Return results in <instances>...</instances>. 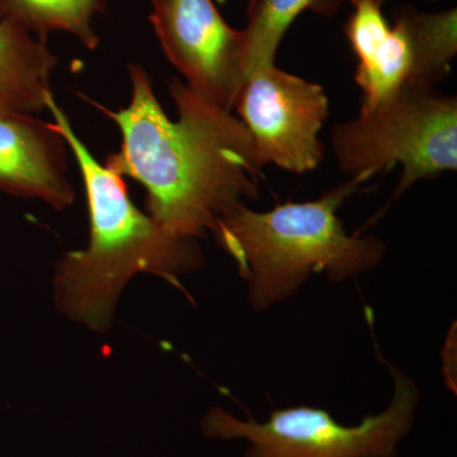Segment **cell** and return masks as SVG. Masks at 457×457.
I'll return each instance as SVG.
<instances>
[{
  "label": "cell",
  "instance_id": "cell-8",
  "mask_svg": "<svg viewBox=\"0 0 457 457\" xmlns=\"http://www.w3.org/2000/svg\"><path fill=\"white\" fill-rule=\"evenodd\" d=\"M386 0H351L345 35L357 57L354 80L361 90L360 113L393 101L405 87H420V56L413 35L398 9L393 23L384 14Z\"/></svg>",
  "mask_w": 457,
  "mask_h": 457
},
{
  "label": "cell",
  "instance_id": "cell-3",
  "mask_svg": "<svg viewBox=\"0 0 457 457\" xmlns=\"http://www.w3.org/2000/svg\"><path fill=\"white\" fill-rule=\"evenodd\" d=\"M362 185L348 179L318 200L290 201L263 212L237 204L216 221V245L236 262L254 311L287 302L312 275L341 284L383 263V240L360 231L351 236L337 213Z\"/></svg>",
  "mask_w": 457,
  "mask_h": 457
},
{
  "label": "cell",
  "instance_id": "cell-13",
  "mask_svg": "<svg viewBox=\"0 0 457 457\" xmlns=\"http://www.w3.org/2000/svg\"><path fill=\"white\" fill-rule=\"evenodd\" d=\"M396 8L417 44L420 83L425 88H436L449 77L451 64L457 55L456 8L441 12L420 11L411 4Z\"/></svg>",
  "mask_w": 457,
  "mask_h": 457
},
{
  "label": "cell",
  "instance_id": "cell-2",
  "mask_svg": "<svg viewBox=\"0 0 457 457\" xmlns=\"http://www.w3.org/2000/svg\"><path fill=\"white\" fill-rule=\"evenodd\" d=\"M46 108L77 159L90 222L87 248L69 252L57 261L54 303L75 323L107 332L120 296L135 276L147 273L177 285L203 269L206 260L198 239L170 236L132 204L125 180L92 155L53 92L47 96Z\"/></svg>",
  "mask_w": 457,
  "mask_h": 457
},
{
  "label": "cell",
  "instance_id": "cell-6",
  "mask_svg": "<svg viewBox=\"0 0 457 457\" xmlns=\"http://www.w3.org/2000/svg\"><path fill=\"white\" fill-rule=\"evenodd\" d=\"M234 108L253 140L262 167L275 164L303 174L323 162L326 146L319 135L329 116L323 87L273 62L248 75Z\"/></svg>",
  "mask_w": 457,
  "mask_h": 457
},
{
  "label": "cell",
  "instance_id": "cell-7",
  "mask_svg": "<svg viewBox=\"0 0 457 457\" xmlns=\"http://www.w3.org/2000/svg\"><path fill=\"white\" fill-rule=\"evenodd\" d=\"M149 20L164 55L186 84L231 112L245 80V38L212 0H149Z\"/></svg>",
  "mask_w": 457,
  "mask_h": 457
},
{
  "label": "cell",
  "instance_id": "cell-5",
  "mask_svg": "<svg viewBox=\"0 0 457 457\" xmlns=\"http://www.w3.org/2000/svg\"><path fill=\"white\" fill-rule=\"evenodd\" d=\"M394 393L383 413L343 426L320 408L276 409L266 422L240 420L220 407L210 409L201 428L207 438L249 442L245 457H396L413 427L420 394L416 381L387 365Z\"/></svg>",
  "mask_w": 457,
  "mask_h": 457
},
{
  "label": "cell",
  "instance_id": "cell-12",
  "mask_svg": "<svg viewBox=\"0 0 457 457\" xmlns=\"http://www.w3.org/2000/svg\"><path fill=\"white\" fill-rule=\"evenodd\" d=\"M104 11V0H0V21L17 23L42 41L51 32L71 33L89 50L98 47L93 22Z\"/></svg>",
  "mask_w": 457,
  "mask_h": 457
},
{
  "label": "cell",
  "instance_id": "cell-9",
  "mask_svg": "<svg viewBox=\"0 0 457 457\" xmlns=\"http://www.w3.org/2000/svg\"><path fill=\"white\" fill-rule=\"evenodd\" d=\"M69 149L54 122L0 113V192L40 198L56 210L75 201L68 177Z\"/></svg>",
  "mask_w": 457,
  "mask_h": 457
},
{
  "label": "cell",
  "instance_id": "cell-4",
  "mask_svg": "<svg viewBox=\"0 0 457 457\" xmlns=\"http://www.w3.org/2000/svg\"><path fill=\"white\" fill-rule=\"evenodd\" d=\"M332 147L348 179L365 183L402 167L393 196L366 228L416 183L456 171V97L436 88L405 87L385 106L337 123Z\"/></svg>",
  "mask_w": 457,
  "mask_h": 457
},
{
  "label": "cell",
  "instance_id": "cell-1",
  "mask_svg": "<svg viewBox=\"0 0 457 457\" xmlns=\"http://www.w3.org/2000/svg\"><path fill=\"white\" fill-rule=\"evenodd\" d=\"M131 99L119 111L99 107L121 132L106 167L137 180L147 215L171 237L200 239L237 204L260 196L262 165L245 126L173 78L168 87L179 111L164 112L152 78L129 65Z\"/></svg>",
  "mask_w": 457,
  "mask_h": 457
},
{
  "label": "cell",
  "instance_id": "cell-10",
  "mask_svg": "<svg viewBox=\"0 0 457 457\" xmlns=\"http://www.w3.org/2000/svg\"><path fill=\"white\" fill-rule=\"evenodd\" d=\"M59 57L46 41L11 21H0V113L37 116L47 110Z\"/></svg>",
  "mask_w": 457,
  "mask_h": 457
},
{
  "label": "cell",
  "instance_id": "cell-11",
  "mask_svg": "<svg viewBox=\"0 0 457 457\" xmlns=\"http://www.w3.org/2000/svg\"><path fill=\"white\" fill-rule=\"evenodd\" d=\"M347 3L351 0H249L243 29L245 79L255 69L275 62L286 32L300 14L311 11L318 16L332 18Z\"/></svg>",
  "mask_w": 457,
  "mask_h": 457
}]
</instances>
